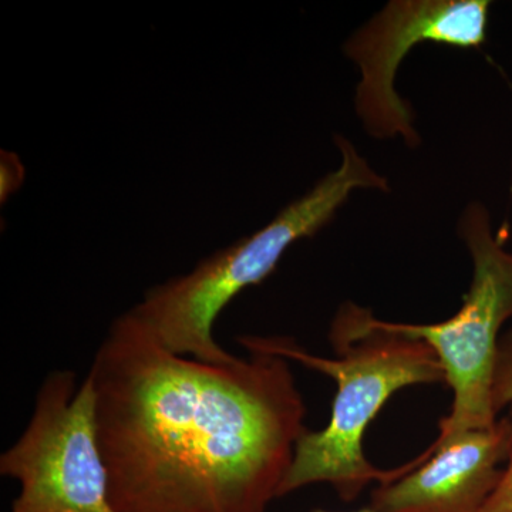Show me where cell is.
I'll list each match as a JSON object with an SVG mask.
<instances>
[{
  "instance_id": "cell-7",
  "label": "cell",
  "mask_w": 512,
  "mask_h": 512,
  "mask_svg": "<svg viewBox=\"0 0 512 512\" xmlns=\"http://www.w3.org/2000/svg\"><path fill=\"white\" fill-rule=\"evenodd\" d=\"M508 417L493 427L468 430L423 453L406 476L380 484L370 507L377 512H481L500 483L510 454Z\"/></svg>"
},
{
  "instance_id": "cell-3",
  "label": "cell",
  "mask_w": 512,
  "mask_h": 512,
  "mask_svg": "<svg viewBox=\"0 0 512 512\" xmlns=\"http://www.w3.org/2000/svg\"><path fill=\"white\" fill-rule=\"evenodd\" d=\"M342 164L311 191L247 238L202 259L190 274L177 276L146 292L134 306L138 318L161 345L204 362H231L235 355L218 345L215 320L248 286L261 284L275 271L291 245L325 228L356 190L389 191L386 178L345 137L335 136Z\"/></svg>"
},
{
  "instance_id": "cell-2",
  "label": "cell",
  "mask_w": 512,
  "mask_h": 512,
  "mask_svg": "<svg viewBox=\"0 0 512 512\" xmlns=\"http://www.w3.org/2000/svg\"><path fill=\"white\" fill-rule=\"evenodd\" d=\"M329 340L336 357L313 355L284 336H241L247 350L285 357L332 377L338 386L328 426L308 429L296 444L291 467L278 498L311 484L326 483L345 503L355 501L367 485L387 484L419 466V461L392 471L379 470L367 460L363 439L369 424L387 400L414 384L446 383L439 356L424 340L384 328L369 309L353 302L340 306Z\"/></svg>"
},
{
  "instance_id": "cell-10",
  "label": "cell",
  "mask_w": 512,
  "mask_h": 512,
  "mask_svg": "<svg viewBox=\"0 0 512 512\" xmlns=\"http://www.w3.org/2000/svg\"><path fill=\"white\" fill-rule=\"evenodd\" d=\"M313 512H332V511H326V510H315ZM350 512H377L376 510H373L372 507H366V508H362V510H357V511H350Z\"/></svg>"
},
{
  "instance_id": "cell-4",
  "label": "cell",
  "mask_w": 512,
  "mask_h": 512,
  "mask_svg": "<svg viewBox=\"0 0 512 512\" xmlns=\"http://www.w3.org/2000/svg\"><path fill=\"white\" fill-rule=\"evenodd\" d=\"M458 235L470 252L473 278L456 315L430 325L382 320L384 328L424 340L439 356L453 390V406L440 420L436 444L497 423L495 357L501 329L512 319V252L495 237L490 211L481 202L467 205L458 221Z\"/></svg>"
},
{
  "instance_id": "cell-1",
  "label": "cell",
  "mask_w": 512,
  "mask_h": 512,
  "mask_svg": "<svg viewBox=\"0 0 512 512\" xmlns=\"http://www.w3.org/2000/svg\"><path fill=\"white\" fill-rule=\"evenodd\" d=\"M210 363L161 345L133 309L111 323L87 377L117 512H265L306 404L289 360L262 350Z\"/></svg>"
},
{
  "instance_id": "cell-6",
  "label": "cell",
  "mask_w": 512,
  "mask_h": 512,
  "mask_svg": "<svg viewBox=\"0 0 512 512\" xmlns=\"http://www.w3.org/2000/svg\"><path fill=\"white\" fill-rule=\"evenodd\" d=\"M490 8L488 0H393L350 37L345 53L362 76L356 111L370 136H400L407 146H419L412 111L394 87L400 64L421 43L480 47Z\"/></svg>"
},
{
  "instance_id": "cell-5",
  "label": "cell",
  "mask_w": 512,
  "mask_h": 512,
  "mask_svg": "<svg viewBox=\"0 0 512 512\" xmlns=\"http://www.w3.org/2000/svg\"><path fill=\"white\" fill-rule=\"evenodd\" d=\"M0 474L20 485L9 512H117L89 377L79 383L72 370L49 373L28 427L0 456Z\"/></svg>"
},
{
  "instance_id": "cell-8",
  "label": "cell",
  "mask_w": 512,
  "mask_h": 512,
  "mask_svg": "<svg viewBox=\"0 0 512 512\" xmlns=\"http://www.w3.org/2000/svg\"><path fill=\"white\" fill-rule=\"evenodd\" d=\"M493 406L497 416L512 406V328L504 332L498 342L493 377Z\"/></svg>"
},
{
  "instance_id": "cell-9",
  "label": "cell",
  "mask_w": 512,
  "mask_h": 512,
  "mask_svg": "<svg viewBox=\"0 0 512 512\" xmlns=\"http://www.w3.org/2000/svg\"><path fill=\"white\" fill-rule=\"evenodd\" d=\"M508 420L511 424V448L500 483L495 487L494 493L488 498L481 512H512V406L508 407Z\"/></svg>"
}]
</instances>
